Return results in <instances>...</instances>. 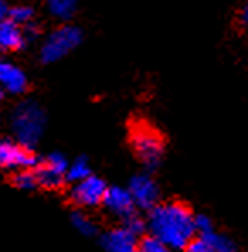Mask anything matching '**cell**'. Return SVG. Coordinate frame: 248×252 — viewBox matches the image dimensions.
Masks as SVG:
<instances>
[{"instance_id":"obj_1","label":"cell","mask_w":248,"mask_h":252,"mask_svg":"<svg viewBox=\"0 0 248 252\" xmlns=\"http://www.w3.org/2000/svg\"><path fill=\"white\" fill-rule=\"evenodd\" d=\"M145 223L150 235L172 251H186L191 240L195 239L194 215L184 203H158L148 211Z\"/></svg>"},{"instance_id":"obj_2","label":"cell","mask_w":248,"mask_h":252,"mask_svg":"<svg viewBox=\"0 0 248 252\" xmlns=\"http://www.w3.org/2000/svg\"><path fill=\"white\" fill-rule=\"evenodd\" d=\"M12 131L19 145L31 150L43 136L46 126V114L43 107L34 101H24L12 113Z\"/></svg>"},{"instance_id":"obj_3","label":"cell","mask_w":248,"mask_h":252,"mask_svg":"<svg viewBox=\"0 0 248 252\" xmlns=\"http://www.w3.org/2000/svg\"><path fill=\"white\" fill-rule=\"evenodd\" d=\"M83 39V32L80 28L73 24H63L55 29L48 39L43 43L39 57L43 63H55L65 58L72 50H75Z\"/></svg>"},{"instance_id":"obj_4","label":"cell","mask_w":248,"mask_h":252,"mask_svg":"<svg viewBox=\"0 0 248 252\" xmlns=\"http://www.w3.org/2000/svg\"><path fill=\"white\" fill-rule=\"evenodd\" d=\"M131 145L138 158L148 169H155L164 157V138L158 135L157 129L146 125H139L131 133Z\"/></svg>"},{"instance_id":"obj_5","label":"cell","mask_w":248,"mask_h":252,"mask_svg":"<svg viewBox=\"0 0 248 252\" xmlns=\"http://www.w3.org/2000/svg\"><path fill=\"white\" fill-rule=\"evenodd\" d=\"M106 192V181L97 176H88L87 179L73 184V188L70 189V199L79 208H97L102 205Z\"/></svg>"},{"instance_id":"obj_6","label":"cell","mask_w":248,"mask_h":252,"mask_svg":"<svg viewBox=\"0 0 248 252\" xmlns=\"http://www.w3.org/2000/svg\"><path fill=\"white\" fill-rule=\"evenodd\" d=\"M68 169V160L61 154H51L39 162L38 167L34 169L36 177H38V186L46 189H58L65 184V174Z\"/></svg>"},{"instance_id":"obj_7","label":"cell","mask_w":248,"mask_h":252,"mask_svg":"<svg viewBox=\"0 0 248 252\" xmlns=\"http://www.w3.org/2000/svg\"><path fill=\"white\" fill-rule=\"evenodd\" d=\"M39 164V158L29 148L19 145L10 140L0 142V167L34 170Z\"/></svg>"},{"instance_id":"obj_8","label":"cell","mask_w":248,"mask_h":252,"mask_svg":"<svg viewBox=\"0 0 248 252\" xmlns=\"http://www.w3.org/2000/svg\"><path fill=\"white\" fill-rule=\"evenodd\" d=\"M128 192L131 196L136 208L150 211L153 206L158 205L160 199V189L158 184L153 181V177L148 174H138L129 181Z\"/></svg>"},{"instance_id":"obj_9","label":"cell","mask_w":248,"mask_h":252,"mask_svg":"<svg viewBox=\"0 0 248 252\" xmlns=\"http://www.w3.org/2000/svg\"><path fill=\"white\" fill-rule=\"evenodd\" d=\"M102 205L106 206V210L109 211L112 217L119 218L123 223L128 218H131L133 215H136V206H135V203H133L131 196H129L128 189L119 188V186L107 188Z\"/></svg>"},{"instance_id":"obj_10","label":"cell","mask_w":248,"mask_h":252,"mask_svg":"<svg viewBox=\"0 0 248 252\" xmlns=\"http://www.w3.org/2000/svg\"><path fill=\"white\" fill-rule=\"evenodd\" d=\"M101 244L107 252H138V237L124 227L107 230L102 235Z\"/></svg>"},{"instance_id":"obj_11","label":"cell","mask_w":248,"mask_h":252,"mask_svg":"<svg viewBox=\"0 0 248 252\" xmlns=\"http://www.w3.org/2000/svg\"><path fill=\"white\" fill-rule=\"evenodd\" d=\"M0 87L9 94L19 95L28 89V77L19 66L7 62H0Z\"/></svg>"},{"instance_id":"obj_12","label":"cell","mask_w":248,"mask_h":252,"mask_svg":"<svg viewBox=\"0 0 248 252\" xmlns=\"http://www.w3.org/2000/svg\"><path fill=\"white\" fill-rule=\"evenodd\" d=\"M26 44L22 38V29L12 21H0V51H14L21 50Z\"/></svg>"},{"instance_id":"obj_13","label":"cell","mask_w":248,"mask_h":252,"mask_svg":"<svg viewBox=\"0 0 248 252\" xmlns=\"http://www.w3.org/2000/svg\"><path fill=\"white\" fill-rule=\"evenodd\" d=\"M46 9L58 21H70L77 12V0H48Z\"/></svg>"},{"instance_id":"obj_14","label":"cell","mask_w":248,"mask_h":252,"mask_svg":"<svg viewBox=\"0 0 248 252\" xmlns=\"http://www.w3.org/2000/svg\"><path fill=\"white\" fill-rule=\"evenodd\" d=\"M88 176H92V169L90 164L85 157H79L77 160H73L72 164H68V169H66L65 174V181H70V183L77 184L80 181L87 179Z\"/></svg>"},{"instance_id":"obj_15","label":"cell","mask_w":248,"mask_h":252,"mask_svg":"<svg viewBox=\"0 0 248 252\" xmlns=\"http://www.w3.org/2000/svg\"><path fill=\"white\" fill-rule=\"evenodd\" d=\"M72 223L75 230L82 233L83 237H94L97 233V225L95 221L83 211H73L72 213Z\"/></svg>"},{"instance_id":"obj_16","label":"cell","mask_w":248,"mask_h":252,"mask_svg":"<svg viewBox=\"0 0 248 252\" xmlns=\"http://www.w3.org/2000/svg\"><path fill=\"white\" fill-rule=\"evenodd\" d=\"M201 239L206 240L214 252H235V244L231 242V239L223 235V233H218L213 230L206 233V235H201Z\"/></svg>"},{"instance_id":"obj_17","label":"cell","mask_w":248,"mask_h":252,"mask_svg":"<svg viewBox=\"0 0 248 252\" xmlns=\"http://www.w3.org/2000/svg\"><path fill=\"white\" fill-rule=\"evenodd\" d=\"M12 184L22 191H32L38 188V177L34 170H17L12 177Z\"/></svg>"},{"instance_id":"obj_18","label":"cell","mask_w":248,"mask_h":252,"mask_svg":"<svg viewBox=\"0 0 248 252\" xmlns=\"http://www.w3.org/2000/svg\"><path fill=\"white\" fill-rule=\"evenodd\" d=\"M34 9L29 5H16L12 9H9L7 16H9V21H12L14 24L17 26H26L29 24L32 19H34Z\"/></svg>"},{"instance_id":"obj_19","label":"cell","mask_w":248,"mask_h":252,"mask_svg":"<svg viewBox=\"0 0 248 252\" xmlns=\"http://www.w3.org/2000/svg\"><path fill=\"white\" fill-rule=\"evenodd\" d=\"M138 252H173V251L168 249V247H166L164 242H160L158 239L148 235V237H143L138 242Z\"/></svg>"},{"instance_id":"obj_20","label":"cell","mask_w":248,"mask_h":252,"mask_svg":"<svg viewBox=\"0 0 248 252\" xmlns=\"http://www.w3.org/2000/svg\"><path fill=\"white\" fill-rule=\"evenodd\" d=\"M194 230L199 232V237L206 235V233L213 232V220H211L207 215L201 213V215H195L194 217Z\"/></svg>"},{"instance_id":"obj_21","label":"cell","mask_w":248,"mask_h":252,"mask_svg":"<svg viewBox=\"0 0 248 252\" xmlns=\"http://www.w3.org/2000/svg\"><path fill=\"white\" fill-rule=\"evenodd\" d=\"M124 228H128L133 235L138 237V235H141V233L146 230V223H145V220H143V218H139L138 213H136V215H133L131 218H128V220L124 221Z\"/></svg>"},{"instance_id":"obj_22","label":"cell","mask_w":248,"mask_h":252,"mask_svg":"<svg viewBox=\"0 0 248 252\" xmlns=\"http://www.w3.org/2000/svg\"><path fill=\"white\" fill-rule=\"evenodd\" d=\"M186 252H214L213 249L209 247V244L206 240H202L201 237L197 239H192L191 244L186 247Z\"/></svg>"},{"instance_id":"obj_23","label":"cell","mask_w":248,"mask_h":252,"mask_svg":"<svg viewBox=\"0 0 248 252\" xmlns=\"http://www.w3.org/2000/svg\"><path fill=\"white\" fill-rule=\"evenodd\" d=\"M38 36H39V28L36 24H32V22H29V24H26L22 28V38H24L26 43L34 41Z\"/></svg>"},{"instance_id":"obj_24","label":"cell","mask_w":248,"mask_h":252,"mask_svg":"<svg viewBox=\"0 0 248 252\" xmlns=\"http://www.w3.org/2000/svg\"><path fill=\"white\" fill-rule=\"evenodd\" d=\"M240 22H242V26L248 24V5H243L240 10Z\"/></svg>"},{"instance_id":"obj_25","label":"cell","mask_w":248,"mask_h":252,"mask_svg":"<svg viewBox=\"0 0 248 252\" xmlns=\"http://www.w3.org/2000/svg\"><path fill=\"white\" fill-rule=\"evenodd\" d=\"M7 12H9V7L3 0H0V21L7 19Z\"/></svg>"},{"instance_id":"obj_26","label":"cell","mask_w":248,"mask_h":252,"mask_svg":"<svg viewBox=\"0 0 248 252\" xmlns=\"http://www.w3.org/2000/svg\"><path fill=\"white\" fill-rule=\"evenodd\" d=\"M2 99H3V91H2V87H0V102H2Z\"/></svg>"}]
</instances>
